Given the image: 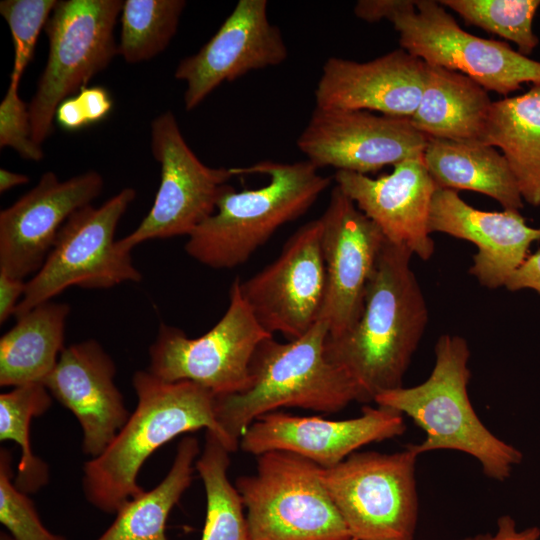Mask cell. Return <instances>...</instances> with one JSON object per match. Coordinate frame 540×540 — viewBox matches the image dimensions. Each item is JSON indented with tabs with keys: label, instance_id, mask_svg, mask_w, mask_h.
Here are the masks:
<instances>
[{
	"label": "cell",
	"instance_id": "obj_1",
	"mask_svg": "<svg viewBox=\"0 0 540 540\" xmlns=\"http://www.w3.org/2000/svg\"><path fill=\"white\" fill-rule=\"evenodd\" d=\"M412 253L387 240L367 285L362 314L343 335L325 341V356L354 382L360 402L402 387L428 322L411 269Z\"/></svg>",
	"mask_w": 540,
	"mask_h": 540
},
{
	"label": "cell",
	"instance_id": "obj_2",
	"mask_svg": "<svg viewBox=\"0 0 540 540\" xmlns=\"http://www.w3.org/2000/svg\"><path fill=\"white\" fill-rule=\"evenodd\" d=\"M137 405L112 442L84 463L82 489L96 509L116 514L142 493L138 474L145 461L175 437L200 429L212 432L232 453L239 447L220 425L215 396L191 381L168 382L148 370L136 371Z\"/></svg>",
	"mask_w": 540,
	"mask_h": 540
},
{
	"label": "cell",
	"instance_id": "obj_3",
	"mask_svg": "<svg viewBox=\"0 0 540 540\" xmlns=\"http://www.w3.org/2000/svg\"><path fill=\"white\" fill-rule=\"evenodd\" d=\"M328 333L327 322L319 319L300 338L261 342L251 361L249 388L215 397L218 421L233 440L239 443L256 419L280 408L336 413L360 402L351 378L325 356Z\"/></svg>",
	"mask_w": 540,
	"mask_h": 540
},
{
	"label": "cell",
	"instance_id": "obj_4",
	"mask_svg": "<svg viewBox=\"0 0 540 540\" xmlns=\"http://www.w3.org/2000/svg\"><path fill=\"white\" fill-rule=\"evenodd\" d=\"M234 170L237 176L266 175L268 183L241 191L232 187L215 212L188 236L186 253L212 269L246 263L281 226L302 216L331 182L308 160L265 161Z\"/></svg>",
	"mask_w": 540,
	"mask_h": 540
},
{
	"label": "cell",
	"instance_id": "obj_5",
	"mask_svg": "<svg viewBox=\"0 0 540 540\" xmlns=\"http://www.w3.org/2000/svg\"><path fill=\"white\" fill-rule=\"evenodd\" d=\"M470 350L459 335L443 334L435 345V364L419 385L379 394L376 405L393 408L410 417L426 434L419 444H410L418 454L454 450L474 457L483 473L506 480L523 454L495 436L479 419L469 396Z\"/></svg>",
	"mask_w": 540,
	"mask_h": 540
},
{
	"label": "cell",
	"instance_id": "obj_6",
	"mask_svg": "<svg viewBox=\"0 0 540 540\" xmlns=\"http://www.w3.org/2000/svg\"><path fill=\"white\" fill-rule=\"evenodd\" d=\"M321 467L294 453L257 456L256 472L235 481L251 540H349L321 480Z\"/></svg>",
	"mask_w": 540,
	"mask_h": 540
},
{
	"label": "cell",
	"instance_id": "obj_7",
	"mask_svg": "<svg viewBox=\"0 0 540 540\" xmlns=\"http://www.w3.org/2000/svg\"><path fill=\"white\" fill-rule=\"evenodd\" d=\"M136 191L123 188L96 208L75 211L60 228L42 267L26 282L14 316L20 317L50 301L67 288L107 289L124 282H140L141 272L131 252L119 249L115 232Z\"/></svg>",
	"mask_w": 540,
	"mask_h": 540
},
{
	"label": "cell",
	"instance_id": "obj_8",
	"mask_svg": "<svg viewBox=\"0 0 540 540\" xmlns=\"http://www.w3.org/2000/svg\"><path fill=\"white\" fill-rule=\"evenodd\" d=\"M408 445L395 453L355 452L321 468V480L356 540H413L418 521L416 461Z\"/></svg>",
	"mask_w": 540,
	"mask_h": 540
},
{
	"label": "cell",
	"instance_id": "obj_9",
	"mask_svg": "<svg viewBox=\"0 0 540 540\" xmlns=\"http://www.w3.org/2000/svg\"><path fill=\"white\" fill-rule=\"evenodd\" d=\"M122 6L120 0L57 2L45 26L48 59L28 104L37 144L53 132L58 106L86 87L118 55L114 27Z\"/></svg>",
	"mask_w": 540,
	"mask_h": 540
},
{
	"label": "cell",
	"instance_id": "obj_10",
	"mask_svg": "<svg viewBox=\"0 0 540 540\" xmlns=\"http://www.w3.org/2000/svg\"><path fill=\"white\" fill-rule=\"evenodd\" d=\"M236 277L221 319L206 333L190 338L181 329L161 323L149 347L148 371L168 382L191 381L215 397L246 391L250 365L258 346L273 335L257 321L245 302Z\"/></svg>",
	"mask_w": 540,
	"mask_h": 540
},
{
	"label": "cell",
	"instance_id": "obj_11",
	"mask_svg": "<svg viewBox=\"0 0 540 540\" xmlns=\"http://www.w3.org/2000/svg\"><path fill=\"white\" fill-rule=\"evenodd\" d=\"M389 21L401 48L423 62L462 73L487 91L507 95L540 84V61L505 42L463 30L439 1L402 0Z\"/></svg>",
	"mask_w": 540,
	"mask_h": 540
},
{
	"label": "cell",
	"instance_id": "obj_12",
	"mask_svg": "<svg viewBox=\"0 0 540 540\" xmlns=\"http://www.w3.org/2000/svg\"><path fill=\"white\" fill-rule=\"evenodd\" d=\"M151 149L161 166V179L153 205L138 227L117 240L119 249L131 252L153 239L189 236L211 216L221 197L233 186L234 168L205 165L186 143L171 111L151 123Z\"/></svg>",
	"mask_w": 540,
	"mask_h": 540
},
{
	"label": "cell",
	"instance_id": "obj_13",
	"mask_svg": "<svg viewBox=\"0 0 540 540\" xmlns=\"http://www.w3.org/2000/svg\"><path fill=\"white\" fill-rule=\"evenodd\" d=\"M321 237V219L307 222L274 261L240 282L245 302L268 333L294 340L319 319L326 292Z\"/></svg>",
	"mask_w": 540,
	"mask_h": 540
},
{
	"label": "cell",
	"instance_id": "obj_14",
	"mask_svg": "<svg viewBox=\"0 0 540 540\" xmlns=\"http://www.w3.org/2000/svg\"><path fill=\"white\" fill-rule=\"evenodd\" d=\"M428 138L410 118L315 107L297 146L318 169L367 175L422 155Z\"/></svg>",
	"mask_w": 540,
	"mask_h": 540
},
{
	"label": "cell",
	"instance_id": "obj_15",
	"mask_svg": "<svg viewBox=\"0 0 540 540\" xmlns=\"http://www.w3.org/2000/svg\"><path fill=\"white\" fill-rule=\"evenodd\" d=\"M320 219L326 292L319 319L327 322L328 337L336 338L360 318L366 288L386 239L336 185Z\"/></svg>",
	"mask_w": 540,
	"mask_h": 540
},
{
	"label": "cell",
	"instance_id": "obj_16",
	"mask_svg": "<svg viewBox=\"0 0 540 540\" xmlns=\"http://www.w3.org/2000/svg\"><path fill=\"white\" fill-rule=\"evenodd\" d=\"M405 430L403 415L380 405L365 406L359 416L345 420L274 411L248 427L239 447L256 457L269 451L290 452L330 468L361 447L393 439Z\"/></svg>",
	"mask_w": 540,
	"mask_h": 540
},
{
	"label": "cell",
	"instance_id": "obj_17",
	"mask_svg": "<svg viewBox=\"0 0 540 540\" xmlns=\"http://www.w3.org/2000/svg\"><path fill=\"white\" fill-rule=\"evenodd\" d=\"M103 185L94 170L63 181L52 171L43 173L35 187L0 212V273L24 280L39 271L60 228L92 204Z\"/></svg>",
	"mask_w": 540,
	"mask_h": 540
},
{
	"label": "cell",
	"instance_id": "obj_18",
	"mask_svg": "<svg viewBox=\"0 0 540 540\" xmlns=\"http://www.w3.org/2000/svg\"><path fill=\"white\" fill-rule=\"evenodd\" d=\"M288 49L267 15L266 0H240L211 39L182 59L175 78L185 82L184 104L196 108L225 81L281 64Z\"/></svg>",
	"mask_w": 540,
	"mask_h": 540
},
{
	"label": "cell",
	"instance_id": "obj_19",
	"mask_svg": "<svg viewBox=\"0 0 540 540\" xmlns=\"http://www.w3.org/2000/svg\"><path fill=\"white\" fill-rule=\"evenodd\" d=\"M334 181L389 243L405 247L423 260L433 255L428 221L438 187L422 155L395 164L391 173L378 178L338 170Z\"/></svg>",
	"mask_w": 540,
	"mask_h": 540
},
{
	"label": "cell",
	"instance_id": "obj_20",
	"mask_svg": "<svg viewBox=\"0 0 540 540\" xmlns=\"http://www.w3.org/2000/svg\"><path fill=\"white\" fill-rule=\"evenodd\" d=\"M115 375L112 357L98 341L89 339L65 347L43 382L78 420L82 450L90 458L106 449L130 416Z\"/></svg>",
	"mask_w": 540,
	"mask_h": 540
},
{
	"label": "cell",
	"instance_id": "obj_21",
	"mask_svg": "<svg viewBox=\"0 0 540 540\" xmlns=\"http://www.w3.org/2000/svg\"><path fill=\"white\" fill-rule=\"evenodd\" d=\"M430 233L440 232L477 247L470 273L487 288L505 286L540 241V228L530 227L519 211H483L462 200L457 191L437 188L430 206Z\"/></svg>",
	"mask_w": 540,
	"mask_h": 540
},
{
	"label": "cell",
	"instance_id": "obj_22",
	"mask_svg": "<svg viewBox=\"0 0 540 540\" xmlns=\"http://www.w3.org/2000/svg\"><path fill=\"white\" fill-rule=\"evenodd\" d=\"M424 62L404 49L367 62L331 57L322 67L316 107L411 116L423 90Z\"/></svg>",
	"mask_w": 540,
	"mask_h": 540
},
{
	"label": "cell",
	"instance_id": "obj_23",
	"mask_svg": "<svg viewBox=\"0 0 540 540\" xmlns=\"http://www.w3.org/2000/svg\"><path fill=\"white\" fill-rule=\"evenodd\" d=\"M492 103L470 77L424 62L422 95L410 120L427 137L481 143Z\"/></svg>",
	"mask_w": 540,
	"mask_h": 540
},
{
	"label": "cell",
	"instance_id": "obj_24",
	"mask_svg": "<svg viewBox=\"0 0 540 540\" xmlns=\"http://www.w3.org/2000/svg\"><path fill=\"white\" fill-rule=\"evenodd\" d=\"M422 157L438 188L479 192L498 201L504 210L523 207L516 180L495 147L429 137Z\"/></svg>",
	"mask_w": 540,
	"mask_h": 540
},
{
	"label": "cell",
	"instance_id": "obj_25",
	"mask_svg": "<svg viewBox=\"0 0 540 540\" xmlns=\"http://www.w3.org/2000/svg\"><path fill=\"white\" fill-rule=\"evenodd\" d=\"M70 306L52 300L24 315L0 339V385L43 383L64 347Z\"/></svg>",
	"mask_w": 540,
	"mask_h": 540
},
{
	"label": "cell",
	"instance_id": "obj_26",
	"mask_svg": "<svg viewBox=\"0 0 540 540\" xmlns=\"http://www.w3.org/2000/svg\"><path fill=\"white\" fill-rule=\"evenodd\" d=\"M481 143L501 149L522 199L540 206V84L493 102Z\"/></svg>",
	"mask_w": 540,
	"mask_h": 540
},
{
	"label": "cell",
	"instance_id": "obj_27",
	"mask_svg": "<svg viewBox=\"0 0 540 540\" xmlns=\"http://www.w3.org/2000/svg\"><path fill=\"white\" fill-rule=\"evenodd\" d=\"M200 452L196 437H183L161 482L126 501L112 524L96 540H167L168 516L191 485Z\"/></svg>",
	"mask_w": 540,
	"mask_h": 540
},
{
	"label": "cell",
	"instance_id": "obj_28",
	"mask_svg": "<svg viewBox=\"0 0 540 540\" xmlns=\"http://www.w3.org/2000/svg\"><path fill=\"white\" fill-rule=\"evenodd\" d=\"M230 451L212 432L196 462L206 495V516L201 540H251L244 505L228 478Z\"/></svg>",
	"mask_w": 540,
	"mask_h": 540
},
{
	"label": "cell",
	"instance_id": "obj_29",
	"mask_svg": "<svg viewBox=\"0 0 540 540\" xmlns=\"http://www.w3.org/2000/svg\"><path fill=\"white\" fill-rule=\"evenodd\" d=\"M52 398L43 383L13 387L0 395V440L14 441L21 449L14 484L26 494L35 493L49 481L47 464L32 452L30 424L34 417L46 413Z\"/></svg>",
	"mask_w": 540,
	"mask_h": 540
},
{
	"label": "cell",
	"instance_id": "obj_30",
	"mask_svg": "<svg viewBox=\"0 0 540 540\" xmlns=\"http://www.w3.org/2000/svg\"><path fill=\"white\" fill-rule=\"evenodd\" d=\"M184 0H126L121 10L118 55L127 63L150 60L174 37Z\"/></svg>",
	"mask_w": 540,
	"mask_h": 540
},
{
	"label": "cell",
	"instance_id": "obj_31",
	"mask_svg": "<svg viewBox=\"0 0 540 540\" xmlns=\"http://www.w3.org/2000/svg\"><path fill=\"white\" fill-rule=\"evenodd\" d=\"M439 3L461 16L466 23L496 34L527 56L538 46L533 19L540 0H441Z\"/></svg>",
	"mask_w": 540,
	"mask_h": 540
},
{
	"label": "cell",
	"instance_id": "obj_32",
	"mask_svg": "<svg viewBox=\"0 0 540 540\" xmlns=\"http://www.w3.org/2000/svg\"><path fill=\"white\" fill-rule=\"evenodd\" d=\"M57 0H4L0 14L12 35L14 58L10 82L19 85L32 60L41 30L46 26Z\"/></svg>",
	"mask_w": 540,
	"mask_h": 540
},
{
	"label": "cell",
	"instance_id": "obj_33",
	"mask_svg": "<svg viewBox=\"0 0 540 540\" xmlns=\"http://www.w3.org/2000/svg\"><path fill=\"white\" fill-rule=\"evenodd\" d=\"M12 455L0 450V522L15 540H67L51 533L41 522L28 494L14 484Z\"/></svg>",
	"mask_w": 540,
	"mask_h": 540
},
{
	"label": "cell",
	"instance_id": "obj_34",
	"mask_svg": "<svg viewBox=\"0 0 540 540\" xmlns=\"http://www.w3.org/2000/svg\"><path fill=\"white\" fill-rule=\"evenodd\" d=\"M19 85L10 82L0 104V147H10L31 161L44 158L41 145L33 140L28 105L19 97Z\"/></svg>",
	"mask_w": 540,
	"mask_h": 540
},
{
	"label": "cell",
	"instance_id": "obj_35",
	"mask_svg": "<svg viewBox=\"0 0 540 540\" xmlns=\"http://www.w3.org/2000/svg\"><path fill=\"white\" fill-rule=\"evenodd\" d=\"M76 98L82 107L88 124L102 120L112 108V100L103 87H84L79 91Z\"/></svg>",
	"mask_w": 540,
	"mask_h": 540
},
{
	"label": "cell",
	"instance_id": "obj_36",
	"mask_svg": "<svg viewBox=\"0 0 540 540\" xmlns=\"http://www.w3.org/2000/svg\"><path fill=\"white\" fill-rule=\"evenodd\" d=\"M540 529L537 526L517 530L515 520L509 515H503L497 520L495 533L477 534L462 540H538Z\"/></svg>",
	"mask_w": 540,
	"mask_h": 540
},
{
	"label": "cell",
	"instance_id": "obj_37",
	"mask_svg": "<svg viewBox=\"0 0 540 540\" xmlns=\"http://www.w3.org/2000/svg\"><path fill=\"white\" fill-rule=\"evenodd\" d=\"M505 287L510 291L532 289L540 294V250L527 256Z\"/></svg>",
	"mask_w": 540,
	"mask_h": 540
},
{
	"label": "cell",
	"instance_id": "obj_38",
	"mask_svg": "<svg viewBox=\"0 0 540 540\" xmlns=\"http://www.w3.org/2000/svg\"><path fill=\"white\" fill-rule=\"evenodd\" d=\"M25 290L24 280L0 273V324L15 314Z\"/></svg>",
	"mask_w": 540,
	"mask_h": 540
},
{
	"label": "cell",
	"instance_id": "obj_39",
	"mask_svg": "<svg viewBox=\"0 0 540 540\" xmlns=\"http://www.w3.org/2000/svg\"><path fill=\"white\" fill-rule=\"evenodd\" d=\"M402 0H360L354 7L355 15L366 22H378L391 16Z\"/></svg>",
	"mask_w": 540,
	"mask_h": 540
},
{
	"label": "cell",
	"instance_id": "obj_40",
	"mask_svg": "<svg viewBox=\"0 0 540 540\" xmlns=\"http://www.w3.org/2000/svg\"><path fill=\"white\" fill-rule=\"evenodd\" d=\"M55 118L64 129L70 131L88 125L82 107L76 96L67 98L58 106Z\"/></svg>",
	"mask_w": 540,
	"mask_h": 540
},
{
	"label": "cell",
	"instance_id": "obj_41",
	"mask_svg": "<svg viewBox=\"0 0 540 540\" xmlns=\"http://www.w3.org/2000/svg\"><path fill=\"white\" fill-rule=\"evenodd\" d=\"M29 182V177L24 174L15 173L7 169H0V192L4 193L18 185Z\"/></svg>",
	"mask_w": 540,
	"mask_h": 540
},
{
	"label": "cell",
	"instance_id": "obj_42",
	"mask_svg": "<svg viewBox=\"0 0 540 540\" xmlns=\"http://www.w3.org/2000/svg\"><path fill=\"white\" fill-rule=\"evenodd\" d=\"M0 540H15L10 534L1 533Z\"/></svg>",
	"mask_w": 540,
	"mask_h": 540
},
{
	"label": "cell",
	"instance_id": "obj_43",
	"mask_svg": "<svg viewBox=\"0 0 540 540\" xmlns=\"http://www.w3.org/2000/svg\"><path fill=\"white\" fill-rule=\"evenodd\" d=\"M349 540H356V539H354V538H351V539H349Z\"/></svg>",
	"mask_w": 540,
	"mask_h": 540
}]
</instances>
